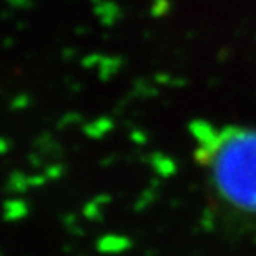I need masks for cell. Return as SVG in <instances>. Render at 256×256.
Segmentation results:
<instances>
[{
  "mask_svg": "<svg viewBox=\"0 0 256 256\" xmlns=\"http://www.w3.org/2000/svg\"><path fill=\"white\" fill-rule=\"evenodd\" d=\"M194 156L218 203L256 222V126L193 125Z\"/></svg>",
  "mask_w": 256,
  "mask_h": 256,
  "instance_id": "cell-1",
  "label": "cell"
}]
</instances>
